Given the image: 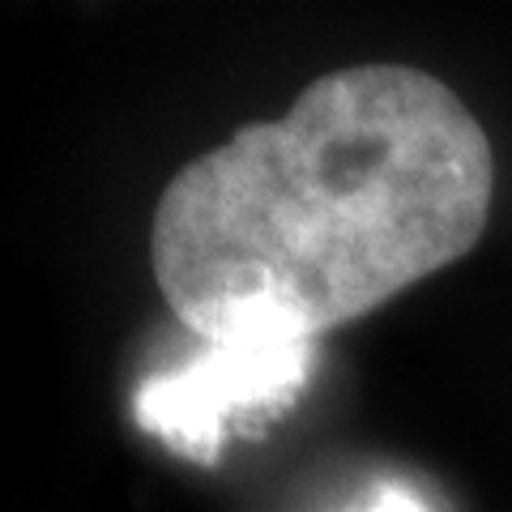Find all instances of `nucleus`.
Listing matches in <instances>:
<instances>
[{
    "mask_svg": "<svg viewBox=\"0 0 512 512\" xmlns=\"http://www.w3.org/2000/svg\"><path fill=\"white\" fill-rule=\"evenodd\" d=\"M495 150L453 86L350 64L167 180L150 265L201 342L316 338L461 261L491 222Z\"/></svg>",
    "mask_w": 512,
    "mask_h": 512,
    "instance_id": "nucleus-1",
    "label": "nucleus"
},
{
    "mask_svg": "<svg viewBox=\"0 0 512 512\" xmlns=\"http://www.w3.org/2000/svg\"><path fill=\"white\" fill-rule=\"evenodd\" d=\"M312 342L278 329H239L205 350L180 372L154 376L137 393V419L180 457H218L235 414L274 410L291 402L308 380Z\"/></svg>",
    "mask_w": 512,
    "mask_h": 512,
    "instance_id": "nucleus-2",
    "label": "nucleus"
},
{
    "mask_svg": "<svg viewBox=\"0 0 512 512\" xmlns=\"http://www.w3.org/2000/svg\"><path fill=\"white\" fill-rule=\"evenodd\" d=\"M363 512H431V508L410 491H380Z\"/></svg>",
    "mask_w": 512,
    "mask_h": 512,
    "instance_id": "nucleus-3",
    "label": "nucleus"
}]
</instances>
